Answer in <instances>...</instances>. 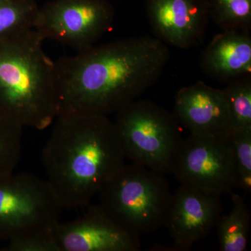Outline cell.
Wrapping results in <instances>:
<instances>
[{"mask_svg":"<svg viewBox=\"0 0 251 251\" xmlns=\"http://www.w3.org/2000/svg\"><path fill=\"white\" fill-rule=\"evenodd\" d=\"M223 90L228 111L229 134L251 128L250 77L232 81Z\"/></svg>","mask_w":251,"mask_h":251,"instance_id":"16","label":"cell"},{"mask_svg":"<svg viewBox=\"0 0 251 251\" xmlns=\"http://www.w3.org/2000/svg\"><path fill=\"white\" fill-rule=\"evenodd\" d=\"M146 11L156 38L179 49L198 45L210 17L209 0H146Z\"/></svg>","mask_w":251,"mask_h":251,"instance_id":"11","label":"cell"},{"mask_svg":"<svg viewBox=\"0 0 251 251\" xmlns=\"http://www.w3.org/2000/svg\"><path fill=\"white\" fill-rule=\"evenodd\" d=\"M210 17L224 30H248L251 26V0H209Z\"/></svg>","mask_w":251,"mask_h":251,"instance_id":"17","label":"cell"},{"mask_svg":"<svg viewBox=\"0 0 251 251\" xmlns=\"http://www.w3.org/2000/svg\"><path fill=\"white\" fill-rule=\"evenodd\" d=\"M34 29L0 39V112L42 129L58 115L55 63Z\"/></svg>","mask_w":251,"mask_h":251,"instance_id":"3","label":"cell"},{"mask_svg":"<svg viewBox=\"0 0 251 251\" xmlns=\"http://www.w3.org/2000/svg\"><path fill=\"white\" fill-rule=\"evenodd\" d=\"M54 230L36 231L8 241L5 251H59Z\"/></svg>","mask_w":251,"mask_h":251,"instance_id":"20","label":"cell"},{"mask_svg":"<svg viewBox=\"0 0 251 251\" xmlns=\"http://www.w3.org/2000/svg\"><path fill=\"white\" fill-rule=\"evenodd\" d=\"M23 128L0 112V176L14 173L19 163Z\"/></svg>","mask_w":251,"mask_h":251,"instance_id":"18","label":"cell"},{"mask_svg":"<svg viewBox=\"0 0 251 251\" xmlns=\"http://www.w3.org/2000/svg\"><path fill=\"white\" fill-rule=\"evenodd\" d=\"M38 9L32 0H0V39L34 29Z\"/></svg>","mask_w":251,"mask_h":251,"instance_id":"15","label":"cell"},{"mask_svg":"<svg viewBox=\"0 0 251 251\" xmlns=\"http://www.w3.org/2000/svg\"><path fill=\"white\" fill-rule=\"evenodd\" d=\"M175 116L193 134L227 133L229 123L224 90L198 82L178 91Z\"/></svg>","mask_w":251,"mask_h":251,"instance_id":"12","label":"cell"},{"mask_svg":"<svg viewBox=\"0 0 251 251\" xmlns=\"http://www.w3.org/2000/svg\"><path fill=\"white\" fill-rule=\"evenodd\" d=\"M170 57L166 44L141 36L94 45L59 59L58 115L116 113L159 80Z\"/></svg>","mask_w":251,"mask_h":251,"instance_id":"1","label":"cell"},{"mask_svg":"<svg viewBox=\"0 0 251 251\" xmlns=\"http://www.w3.org/2000/svg\"><path fill=\"white\" fill-rule=\"evenodd\" d=\"M114 125L126 158L167 175L184 138L174 114L138 99L116 112Z\"/></svg>","mask_w":251,"mask_h":251,"instance_id":"5","label":"cell"},{"mask_svg":"<svg viewBox=\"0 0 251 251\" xmlns=\"http://www.w3.org/2000/svg\"><path fill=\"white\" fill-rule=\"evenodd\" d=\"M115 11L105 0H55L38 9L34 29L43 40L50 39L85 50L110 30Z\"/></svg>","mask_w":251,"mask_h":251,"instance_id":"8","label":"cell"},{"mask_svg":"<svg viewBox=\"0 0 251 251\" xmlns=\"http://www.w3.org/2000/svg\"><path fill=\"white\" fill-rule=\"evenodd\" d=\"M237 188L251 193V128L231 133Z\"/></svg>","mask_w":251,"mask_h":251,"instance_id":"19","label":"cell"},{"mask_svg":"<svg viewBox=\"0 0 251 251\" xmlns=\"http://www.w3.org/2000/svg\"><path fill=\"white\" fill-rule=\"evenodd\" d=\"M232 203L230 211L221 216L216 227L220 250L244 251L249 243L251 212L242 196L232 195Z\"/></svg>","mask_w":251,"mask_h":251,"instance_id":"14","label":"cell"},{"mask_svg":"<svg viewBox=\"0 0 251 251\" xmlns=\"http://www.w3.org/2000/svg\"><path fill=\"white\" fill-rule=\"evenodd\" d=\"M125 159L114 122L97 114L58 115L42 151L46 180L63 209L90 204Z\"/></svg>","mask_w":251,"mask_h":251,"instance_id":"2","label":"cell"},{"mask_svg":"<svg viewBox=\"0 0 251 251\" xmlns=\"http://www.w3.org/2000/svg\"><path fill=\"white\" fill-rule=\"evenodd\" d=\"M172 173L180 185L221 196L230 194L237 188L230 135L191 133L181 142Z\"/></svg>","mask_w":251,"mask_h":251,"instance_id":"7","label":"cell"},{"mask_svg":"<svg viewBox=\"0 0 251 251\" xmlns=\"http://www.w3.org/2000/svg\"><path fill=\"white\" fill-rule=\"evenodd\" d=\"M62 209L46 180L24 173L0 176V240L53 230Z\"/></svg>","mask_w":251,"mask_h":251,"instance_id":"6","label":"cell"},{"mask_svg":"<svg viewBox=\"0 0 251 251\" xmlns=\"http://www.w3.org/2000/svg\"><path fill=\"white\" fill-rule=\"evenodd\" d=\"M165 176L137 163L125 164L100 189V206L132 233H153L166 226L173 198Z\"/></svg>","mask_w":251,"mask_h":251,"instance_id":"4","label":"cell"},{"mask_svg":"<svg viewBox=\"0 0 251 251\" xmlns=\"http://www.w3.org/2000/svg\"><path fill=\"white\" fill-rule=\"evenodd\" d=\"M201 65L213 78L232 80L251 72V37L248 30H224L203 52Z\"/></svg>","mask_w":251,"mask_h":251,"instance_id":"13","label":"cell"},{"mask_svg":"<svg viewBox=\"0 0 251 251\" xmlns=\"http://www.w3.org/2000/svg\"><path fill=\"white\" fill-rule=\"evenodd\" d=\"M80 217L61 223L54 230L59 251H137L139 236L110 217L100 204L91 206Z\"/></svg>","mask_w":251,"mask_h":251,"instance_id":"9","label":"cell"},{"mask_svg":"<svg viewBox=\"0 0 251 251\" xmlns=\"http://www.w3.org/2000/svg\"><path fill=\"white\" fill-rule=\"evenodd\" d=\"M221 197L180 185L173 193L165 226L176 247L187 250L216 228L224 211Z\"/></svg>","mask_w":251,"mask_h":251,"instance_id":"10","label":"cell"}]
</instances>
